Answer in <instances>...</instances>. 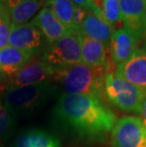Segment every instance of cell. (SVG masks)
Instances as JSON below:
<instances>
[{
    "label": "cell",
    "mask_w": 146,
    "mask_h": 147,
    "mask_svg": "<svg viewBox=\"0 0 146 147\" xmlns=\"http://www.w3.org/2000/svg\"><path fill=\"white\" fill-rule=\"evenodd\" d=\"M54 114L67 130L83 139L95 140L112 132L115 115L104 102L87 95L63 93L59 97Z\"/></svg>",
    "instance_id": "6da1fadb"
},
{
    "label": "cell",
    "mask_w": 146,
    "mask_h": 147,
    "mask_svg": "<svg viewBox=\"0 0 146 147\" xmlns=\"http://www.w3.org/2000/svg\"><path fill=\"white\" fill-rule=\"evenodd\" d=\"M107 73L110 72L104 68L79 63L56 70L51 80L60 84L67 94L87 95L102 101L105 97L104 80Z\"/></svg>",
    "instance_id": "7a4b0ae2"
},
{
    "label": "cell",
    "mask_w": 146,
    "mask_h": 147,
    "mask_svg": "<svg viewBox=\"0 0 146 147\" xmlns=\"http://www.w3.org/2000/svg\"><path fill=\"white\" fill-rule=\"evenodd\" d=\"M55 91V86L48 82L8 88L3 105L15 118L30 115L43 107Z\"/></svg>",
    "instance_id": "3957f363"
},
{
    "label": "cell",
    "mask_w": 146,
    "mask_h": 147,
    "mask_svg": "<svg viewBox=\"0 0 146 147\" xmlns=\"http://www.w3.org/2000/svg\"><path fill=\"white\" fill-rule=\"evenodd\" d=\"M104 94L108 101L120 110L133 113L141 112L144 92L114 72L105 75Z\"/></svg>",
    "instance_id": "277c9868"
},
{
    "label": "cell",
    "mask_w": 146,
    "mask_h": 147,
    "mask_svg": "<svg viewBox=\"0 0 146 147\" xmlns=\"http://www.w3.org/2000/svg\"><path fill=\"white\" fill-rule=\"evenodd\" d=\"M41 58L55 71L83 63L77 34L67 32L57 41L49 44L45 49Z\"/></svg>",
    "instance_id": "5b68a950"
},
{
    "label": "cell",
    "mask_w": 146,
    "mask_h": 147,
    "mask_svg": "<svg viewBox=\"0 0 146 147\" xmlns=\"http://www.w3.org/2000/svg\"><path fill=\"white\" fill-rule=\"evenodd\" d=\"M111 140L114 147H146V127L139 118H122L115 124Z\"/></svg>",
    "instance_id": "8992f818"
},
{
    "label": "cell",
    "mask_w": 146,
    "mask_h": 147,
    "mask_svg": "<svg viewBox=\"0 0 146 147\" xmlns=\"http://www.w3.org/2000/svg\"><path fill=\"white\" fill-rule=\"evenodd\" d=\"M83 63L96 68H104L108 72H114L115 65L112 64L108 46L92 39L85 34L78 33Z\"/></svg>",
    "instance_id": "52a82bcc"
},
{
    "label": "cell",
    "mask_w": 146,
    "mask_h": 147,
    "mask_svg": "<svg viewBox=\"0 0 146 147\" xmlns=\"http://www.w3.org/2000/svg\"><path fill=\"white\" fill-rule=\"evenodd\" d=\"M43 35L32 22L23 24L11 23L8 46L37 55L43 47Z\"/></svg>",
    "instance_id": "ba28073f"
},
{
    "label": "cell",
    "mask_w": 146,
    "mask_h": 147,
    "mask_svg": "<svg viewBox=\"0 0 146 147\" xmlns=\"http://www.w3.org/2000/svg\"><path fill=\"white\" fill-rule=\"evenodd\" d=\"M55 70L46 65L42 58L34 57L18 71L7 87L12 88L46 83L49 79H52Z\"/></svg>",
    "instance_id": "9c48e42d"
},
{
    "label": "cell",
    "mask_w": 146,
    "mask_h": 147,
    "mask_svg": "<svg viewBox=\"0 0 146 147\" xmlns=\"http://www.w3.org/2000/svg\"><path fill=\"white\" fill-rule=\"evenodd\" d=\"M120 18L127 29L137 40L142 39L145 34L146 0H119Z\"/></svg>",
    "instance_id": "30bf717a"
},
{
    "label": "cell",
    "mask_w": 146,
    "mask_h": 147,
    "mask_svg": "<svg viewBox=\"0 0 146 147\" xmlns=\"http://www.w3.org/2000/svg\"><path fill=\"white\" fill-rule=\"evenodd\" d=\"M114 73L139 87L146 94V51L136 49L123 64L117 65Z\"/></svg>",
    "instance_id": "8fae6325"
},
{
    "label": "cell",
    "mask_w": 146,
    "mask_h": 147,
    "mask_svg": "<svg viewBox=\"0 0 146 147\" xmlns=\"http://www.w3.org/2000/svg\"><path fill=\"white\" fill-rule=\"evenodd\" d=\"M137 38L125 28L115 30L109 42V53L112 64H123L136 51Z\"/></svg>",
    "instance_id": "7c38bea8"
},
{
    "label": "cell",
    "mask_w": 146,
    "mask_h": 147,
    "mask_svg": "<svg viewBox=\"0 0 146 147\" xmlns=\"http://www.w3.org/2000/svg\"><path fill=\"white\" fill-rule=\"evenodd\" d=\"M36 57L32 52L6 46L0 49V80H11L23 67Z\"/></svg>",
    "instance_id": "4fadbf2b"
},
{
    "label": "cell",
    "mask_w": 146,
    "mask_h": 147,
    "mask_svg": "<svg viewBox=\"0 0 146 147\" xmlns=\"http://www.w3.org/2000/svg\"><path fill=\"white\" fill-rule=\"evenodd\" d=\"M32 22L39 29L48 45L54 43L68 32L64 25L48 7L43 8Z\"/></svg>",
    "instance_id": "5bb4252c"
},
{
    "label": "cell",
    "mask_w": 146,
    "mask_h": 147,
    "mask_svg": "<svg viewBox=\"0 0 146 147\" xmlns=\"http://www.w3.org/2000/svg\"><path fill=\"white\" fill-rule=\"evenodd\" d=\"M114 32L115 30H113V28L110 27L104 19H102L91 11L87 10L78 33L85 34L90 38L100 41L106 46H109L111 36Z\"/></svg>",
    "instance_id": "9a60e30c"
},
{
    "label": "cell",
    "mask_w": 146,
    "mask_h": 147,
    "mask_svg": "<svg viewBox=\"0 0 146 147\" xmlns=\"http://www.w3.org/2000/svg\"><path fill=\"white\" fill-rule=\"evenodd\" d=\"M57 138L41 129H29L19 134L11 147H59Z\"/></svg>",
    "instance_id": "2e32d148"
},
{
    "label": "cell",
    "mask_w": 146,
    "mask_h": 147,
    "mask_svg": "<svg viewBox=\"0 0 146 147\" xmlns=\"http://www.w3.org/2000/svg\"><path fill=\"white\" fill-rule=\"evenodd\" d=\"M46 0H6L12 24H23L32 17Z\"/></svg>",
    "instance_id": "e0dca14e"
},
{
    "label": "cell",
    "mask_w": 146,
    "mask_h": 147,
    "mask_svg": "<svg viewBox=\"0 0 146 147\" xmlns=\"http://www.w3.org/2000/svg\"><path fill=\"white\" fill-rule=\"evenodd\" d=\"M45 4L52 11L68 32L75 33L73 25V11L75 5L71 0H46Z\"/></svg>",
    "instance_id": "ac0fdd59"
},
{
    "label": "cell",
    "mask_w": 146,
    "mask_h": 147,
    "mask_svg": "<svg viewBox=\"0 0 146 147\" xmlns=\"http://www.w3.org/2000/svg\"><path fill=\"white\" fill-rule=\"evenodd\" d=\"M99 17L104 19L115 30V28L122 23L120 18L119 0H105L100 9Z\"/></svg>",
    "instance_id": "d6986e66"
},
{
    "label": "cell",
    "mask_w": 146,
    "mask_h": 147,
    "mask_svg": "<svg viewBox=\"0 0 146 147\" xmlns=\"http://www.w3.org/2000/svg\"><path fill=\"white\" fill-rule=\"evenodd\" d=\"M14 123L15 117L4 105L0 104V142L7 139L14 126Z\"/></svg>",
    "instance_id": "ffe728a7"
},
{
    "label": "cell",
    "mask_w": 146,
    "mask_h": 147,
    "mask_svg": "<svg viewBox=\"0 0 146 147\" xmlns=\"http://www.w3.org/2000/svg\"><path fill=\"white\" fill-rule=\"evenodd\" d=\"M85 9L80 8L75 6L74 7V11H73V25H74V30H75V33L77 34L79 32V30L82 27V24L83 22V19L85 17L86 14Z\"/></svg>",
    "instance_id": "44dd1931"
},
{
    "label": "cell",
    "mask_w": 146,
    "mask_h": 147,
    "mask_svg": "<svg viewBox=\"0 0 146 147\" xmlns=\"http://www.w3.org/2000/svg\"><path fill=\"white\" fill-rule=\"evenodd\" d=\"M71 1H72L73 4L77 6V7L91 11L92 12H94V13H98L99 12V10L95 7L91 0H71Z\"/></svg>",
    "instance_id": "7402d4cb"
},
{
    "label": "cell",
    "mask_w": 146,
    "mask_h": 147,
    "mask_svg": "<svg viewBox=\"0 0 146 147\" xmlns=\"http://www.w3.org/2000/svg\"><path fill=\"white\" fill-rule=\"evenodd\" d=\"M141 117H142V123H143L144 126L146 127V94L144 96L143 102H142V107H141Z\"/></svg>",
    "instance_id": "603a6c76"
},
{
    "label": "cell",
    "mask_w": 146,
    "mask_h": 147,
    "mask_svg": "<svg viewBox=\"0 0 146 147\" xmlns=\"http://www.w3.org/2000/svg\"><path fill=\"white\" fill-rule=\"evenodd\" d=\"M91 1H92L93 4H94L95 7L99 10V11H100V9L102 8V4H104V2L105 1V0H91Z\"/></svg>",
    "instance_id": "cb8c5ba5"
},
{
    "label": "cell",
    "mask_w": 146,
    "mask_h": 147,
    "mask_svg": "<svg viewBox=\"0 0 146 147\" xmlns=\"http://www.w3.org/2000/svg\"><path fill=\"white\" fill-rule=\"evenodd\" d=\"M145 34H146V11H145Z\"/></svg>",
    "instance_id": "d4e9b609"
},
{
    "label": "cell",
    "mask_w": 146,
    "mask_h": 147,
    "mask_svg": "<svg viewBox=\"0 0 146 147\" xmlns=\"http://www.w3.org/2000/svg\"><path fill=\"white\" fill-rule=\"evenodd\" d=\"M144 48H145L144 49H145V51H146V42H145V45H144Z\"/></svg>",
    "instance_id": "484cf974"
}]
</instances>
